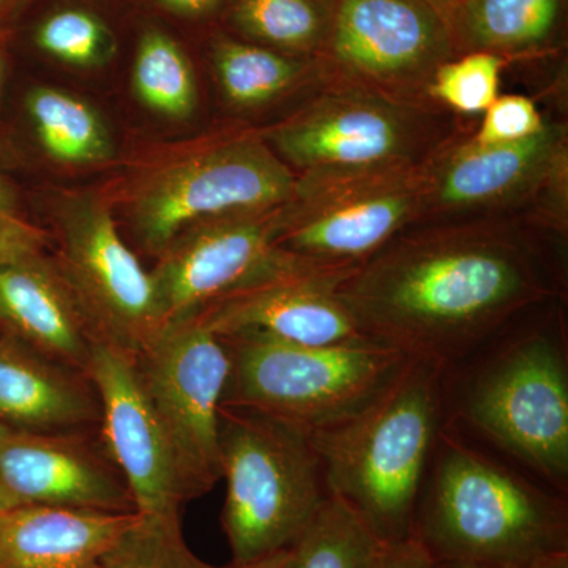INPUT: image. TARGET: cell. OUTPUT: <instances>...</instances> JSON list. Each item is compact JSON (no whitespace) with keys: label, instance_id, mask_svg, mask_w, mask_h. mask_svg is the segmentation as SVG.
<instances>
[{"label":"cell","instance_id":"cell-1","mask_svg":"<svg viewBox=\"0 0 568 568\" xmlns=\"http://www.w3.org/2000/svg\"><path fill=\"white\" fill-rule=\"evenodd\" d=\"M336 293L368 338L452 369L551 298L552 280L523 235L458 223L398 235Z\"/></svg>","mask_w":568,"mask_h":568},{"label":"cell","instance_id":"cell-2","mask_svg":"<svg viewBox=\"0 0 568 568\" xmlns=\"http://www.w3.org/2000/svg\"><path fill=\"white\" fill-rule=\"evenodd\" d=\"M447 369L410 358L361 413L310 433L331 495L388 545L413 536L418 499L448 420Z\"/></svg>","mask_w":568,"mask_h":568},{"label":"cell","instance_id":"cell-3","mask_svg":"<svg viewBox=\"0 0 568 568\" xmlns=\"http://www.w3.org/2000/svg\"><path fill=\"white\" fill-rule=\"evenodd\" d=\"M413 536L433 560L525 568L568 551L567 503L463 439L447 420L414 517Z\"/></svg>","mask_w":568,"mask_h":568},{"label":"cell","instance_id":"cell-4","mask_svg":"<svg viewBox=\"0 0 568 568\" xmlns=\"http://www.w3.org/2000/svg\"><path fill=\"white\" fill-rule=\"evenodd\" d=\"M222 514L234 564L293 547L331 497L312 435L280 418L222 406Z\"/></svg>","mask_w":568,"mask_h":568},{"label":"cell","instance_id":"cell-5","mask_svg":"<svg viewBox=\"0 0 568 568\" xmlns=\"http://www.w3.org/2000/svg\"><path fill=\"white\" fill-rule=\"evenodd\" d=\"M222 339L231 361L222 406L265 414L310 433L361 413L410 361L375 339L305 346L254 332Z\"/></svg>","mask_w":568,"mask_h":568},{"label":"cell","instance_id":"cell-6","mask_svg":"<svg viewBox=\"0 0 568 568\" xmlns=\"http://www.w3.org/2000/svg\"><path fill=\"white\" fill-rule=\"evenodd\" d=\"M455 405L463 424L566 495L568 357L560 328L540 325L493 347Z\"/></svg>","mask_w":568,"mask_h":568},{"label":"cell","instance_id":"cell-7","mask_svg":"<svg viewBox=\"0 0 568 568\" xmlns=\"http://www.w3.org/2000/svg\"><path fill=\"white\" fill-rule=\"evenodd\" d=\"M295 192L297 178L263 136L241 134L151 168L133 185L129 219L138 245L156 260L194 224L280 207Z\"/></svg>","mask_w":568,"mask_h":568},{"label":"cell","instance_id":"cell-8","mask_svg":"<svg viewBox=\"0 0 568 568\" xmlns=\"http://www.w3.org/2000/svg\"><path fill=\"white\" fill-rule=\"evenodd\" d=\"M261 133L305 181L347 178L424 163V118L402 97L343 80Z\"/></svg>","mask_w":568,"mask_h":568},{"label":"cell","instance_id":"cell-9","mask_svg":"<svg viewBox=\"0 0 568 568\" xmlns=\"http://www.w3.org/2000/svg\"><path fill=\"white\" fill-rule=\"evenodd\" d=\"M422 164L320 181L297 179L276 245L312 267L353 271L422 220Z\"/></svg>","mask_w":568,"mask_h":568},{"label":"cell","instance_id":"cell-10","mask_svg":"<svg viewBox=\"0 0 568 568\" xmlns=\"http://www.w3.org/2000/svg\"><path fill=\"white\" fill-rule=\"evenodd\" d=\"M52 257L100 342L138 355L164 327L151 272L123 241L110 204L92 192L58 197Z\"/></svg>","mask_w":568,"mask_h":568},{"label":"cell","instance_id":"cell-11","mask_svg":"<svg viewBox=\"0 0 568 568\" xmlns=\"http://www.w3.org/2000/svg\"><path fill=\"white\" fill-rule=\"evenodd\" d=\"M136 364L186 497L205 495L222 478L220 409L231 372L222 336L196 317L166 324L136 355Z\"/></svg>","mask_w":568,"mask_h":568},{"label":"cell","instance_id":"cell-12","mask_svg":"<svg viewBox=\"0 0 568 568\" xmlns=\"http://www.w3.org/2000/svg\"><path fill=\"white\" fill-rule=\"evenodd\" d=\"M286 205L194 224L156 257L151 272L164 325L200 315L291 260L278 248Z\"/></svg>","mask_w":568,"mask_h":568},{"label":"cell","instance_id":"cell-13","mask_svg":"<svg viewBox=\"0 0 568 568\" xmlns=\"http://www.w3.org/2000/svg\"><path fill=\"white\" fill-rule=\"evenodd\" d=\"M457 55L446 18L424 0H336L320 59L343 80L402 97Z\"/></svg>","mask_w":568,"mask_h":568},{"label":"cell","instance_id":"cell-14","mask_svg":"<svg viewBox=\"0 0 568 568\" xmlns=\"http://www.w3.org/2000/svg\"><path fill=\"white\" fill-rule=\"evenodd\" d=\"M28 506L136 511L99 429L29 432L0 425V510Z\"/></svg>","mask_w":568,"mask_h":568},{"label":"cell","instance_id":"cell-15","mask_svg":"<svg viewBox=\"0 0 568 568\" xmlns=\"http://www.w3.org/2000/svg\"><path fill=\"white\" fill-rule=\"evenodd\" d=\"M89 377L102 407L100 440L125 478L138 514L181 515L189 497L173 448L142 384L136 355L99 343Z\"/></svg>","mask_w":568,"mask_h":568},{"label":"cell","instance_id":"cell-16","mask_svg":"<svg viewBox=\"0 0 568 568\" xmlns=\"http://www.w3.org/2000/svg\"><path fill=\"white\" fill-rule=\"evenodd\" d=\"M349 272L324 271L291 257L274 274L227 295L194 317L222 336L254 332L305 346L372 339L336 293Z\"/></svg>","mask_w":568,"mask_h":568},{"label":"cell","instance_id":"cell-17","mask_svg":"<svg viewBox=\"0 0 568 568\" xmlns=\"http://www.w3.org/2000/svg\"><path fill=\"white\" fill-rule=\"evenodd\" d=\"M566 129L547 123L526 140L478 144L470 140L422 164L425 213L497 211L528 200L567 168Z\"/></svg>","mask_w":568,"mask_h":568},{"label":"cell","instance_id":"cell-18","mask_svg":"<svg viewBox=\"0 0 568 568\" xmlns=\"http://www.w3.org/2000/svg\"><path fill=\"white\" fill-rule=\"evenodd\" d=\"M0 332L88 376L102 343L43 250L0 263Z\"/></svg>","mask_w":568,"mask_h":568},{"label":"cell","instance_id":"cell-19","mask_svg":"<svg viewBox=\"0 0 568 568\" xmlns=\"http://www.w3.org/2000/svg\"><path fill=\"white\" fill-rule=\"evenodd\" d=\"M102 407L91 377L0 332V425L95 432Z\"/></svg>","mask_w":568,"mask_h":568},{"label":"cell","instance_id":"cell-20","mask_svg":"<svg viewBox=\"0 0 568 568\" xmlns=\"http://www.w3.org/2000/svg\"><path fill=\"white\" fill-rule=\"evenodd\" d=\"M134 518L48 506L0 510V568H100Z\"/></svg>","mask_w":568,"mask_h":568},{"label":"cell","instance_id":"cell-21","mask_svg":"<svg viewBox=\"0 0 568 568\" xmlns=\"http://www.w3.org/2000/svg\"><path fill=\"white\" fill-rule=\"evenodd\" d=\"M567 0H462L448 18L458 54L510 59L545 50L562 28Z\"/></svg>","mask_w":568,"mask_h":568},{"label":"cell","instance_id":"cell-22","mask_svg":"<svg viewBox=\"0 0 568 568\" xmlns=\"http://www.w3.org/2000/svg\"><path fill=\"white\" fill-rule=\"evenodd\" d=\"M213 73L235 110H260L324 70L320 58L284 54L220 33L211 43Z\"/></svg>","mask_w":568,"mask_h":568},{"label":"cell","instance_id":"cell-23","mask_svg":"<svg viewBox=\"0 0 568 568\" xmlns=\"http://www.w3.org/2000/svg\"><path fill=\"white\" fill-rule=\"evenodd\" d=\"M26 112L41 151L63 166H95L111 160L114 144L100 112L73 93L37 85Z\"/></svg>","mask_w":568,"mask_h":568},{"label":"cell","instance_id":"cell-24","mask_svg":"<svg viewBox=\"0 0 568 568\" xmlns=\"http://www.w3.org/2000/svg\"><path fill=\"white\" fill-rule=\"evenodd\" d=\"M336 0H230L223 11L231 36L284 54L320 58Z\"/></svg>","mask_w":568,"mask_h":568},{"label":"cell","instance_id":"cell-25","mask_svg":"<svg viewBox=\"0 0 568 568\" xmlns=\"http://www.w3.org/2000/svg\"><path fill=\"white\" fill-rule=\"evenodd\" d=\"M133 92L142 106L171 121H185L197 110V81L189 55L159 28L142 31L134 52Z\"/></svg>","mask_w":568,"mask_h":568},{"label":"cell","instance_id":"cell-26","mask_svg":"<svg viewBox=\"0 0 568 568\" xmlns=\"http://www.w3.org/2000/svg\"><path fill=\"white\" fill-rule=\"evenodd\" d=\"M388 544L332 496L302 530L291 551V568H375Z\"/></svg>","mask_w":568,"mask_h":568},{"label":"cell","instance_id":"cell-27","mask_svg":"<svg viewBox=\"0 0 568 568\" xmlns=\"http://www.w3.org/2000/svg\"><path fill=\"white\" fill-rule=\"evenodd\" d=\"M33 43L48 58L84 70L106 65L118 51L108 22L82 7L52 10L37 24Z\"/></svg>","mask_w":568,"mask_h":568},{"label":"cell","instance_id":"cell-28","mask_svg":"<svg viewBox=\"0 0 568 568\" xmlns=\"http://www.w3.org/2000/svg\"><path fill=\"white\" fill-rule=\"evenodd\" d=\"M100 568H212L186 547L181 515H141L104 552Z\"/></svg>","mask_w":568,"mask_h":568},{"label":"cell","instance_id":"cell-29","mask_svg":"<svg viewBox=\"0 0 568 568\" xmlns=\"http://www.w3.org/2000/svg\"><path fill=\"white\" fill-rule=\"evenodd\" d=\"M507 59L495 52L467 51L437 67L428 93L459 114H481L499 93Z\"/></svg>","mask_w":568,"mask_h":568},{"label":"cell","instance_id":"cell-30","mask_svg":"<svg viewBox=\"0 0 568 568\" xmlns=\"http://www.w3.org/2000/svg\"><path fill=\"white\" fill-rule=\"evenodd\" d=\"M545 125L547 122L528 97H497L484 112V121L473 140L478 144L521 141L541 132Z\"/></svg>","mask_w":568,"mask_h":568},{"label":"cell","instance_id":"cell-31","mask_svg":"<svg viewBox=\"0 0 568 568\" xmlns=\"http://www.w3.org/2000/svg\"><path fill=\"white\" fill-rule=\"evenodd\" d=\"M43 234L22 219L13 192L0 174V263L43 250Z\"/></svg>","mask_w":568,"mask_h":568},{"label":"cell","instance_id":"cell-32","mask_svg":"<svg viewBox=\"0 0 568 568\" xmlns=\"http://www.w3.org/2000/svg\"><path fill=\"white\" fill-rule=\"evenodd\" d=\"M433 558L416 537L390 544L375 568H429Z\"/></svg>","mask_w":568,"mask_h":568},{"label":"cell","instance_id":"cell-33","mask_svg":"<svg viewBox=\"0 0 568 568\" xmlns=\"http://www.w3.org/2000/svg\"><path fill=\"white\" fill-rule=\"evenodd\" d=\"M155 6L185 20H205L226 10L230 0H153Z\"/></svg>","mask_w":568,"mask_h":568},{"label":"cell","instance_id":"cell-34","mask_svg":"<svg viewBox=\"0 0 568 568\" xmlns=\"http://www.w3.org/2000/svg\"><path fill=\"white\" fill-rule=\"evenodd\" d=\"M212 568H291V551L290 549H283V551L274 552V555L265 556V558L250 560V562H231L226 567Z\"/></svg>","mask_w":568,"mask_h":568},{"label":"cell","instance_id":"cell-35","mask_svg":"<svg viewBox=\"0 0 568 568\" xmlns=\"http://www.w3.org/2000/svg\"><path fill=\"white\" fill-rule=\"evenodd\" d=\"M525 568H568V551L548 552L530 560Z\"/></svg>","mask_w":568,"mask_h":568},{"label":"cell","instance_id":"cell-36","mask_svg":"<svg viewBox=\"0 0 568 568\" xmlns=\"http://www.w3.org/2000/svg\"><path fill=\"white\" fill-rule=\"evenodd\" d=\"M32 0H0V26L13 20Z\"/></svg>","mask_w":568,"mask_h":568},{"label":"cell","instance_id":"cell-37","mask_svg":"<svg viewBox=\"0 0 568 568\" xmlns=\"http://www.w3.org/2000/svg\"><path fill=\"white\" fill-rule=\"evenodd\" d=\"M424 2L433 7L437 13L443 14L448 22V18H450V14L457 9L459 0H424Z\"/></svg>","mask_w":568,"mask_h":568},{"label":"cell","instance_id":"cell-38","mask_svg":"<svg viewBox=\"0 0 568 568\" xmlns=\"http://www.w3.org/2000/svg\"><path fill=\"white\" fill-rule=\"evenodd\" d=\"M429 568H500L485 566V564L463 562V560H433Z\"/></svg>","mask_w":568,"mask_h":568},{"label":"cell","instance_id":"cell-39","mask_svg":"<svg viewBox=\"0 0 568 568\" xmlns=\"http://www.w3.org/2000/svg\"><path fill=\"white\" fill-rule=\"evenodd\" d=\"M2 85H3V55H2V48H0V97H2Z\"/></svg>","mask_w":568,"mask_h":568},{"label":"cell","instance_id":"cell-40","mask_svg":"<svg viewBox=\"0 0 568 568\" xmlns=\"http://www.w3.org/2000/svg\"><path fill=\"white\" fill-rule=\"evenodd\" d=\"M459 2H462V0H459ZM458 7V6H457Z\"/></svg>","mask_w":568,"mask_h":568}]
</instances>
